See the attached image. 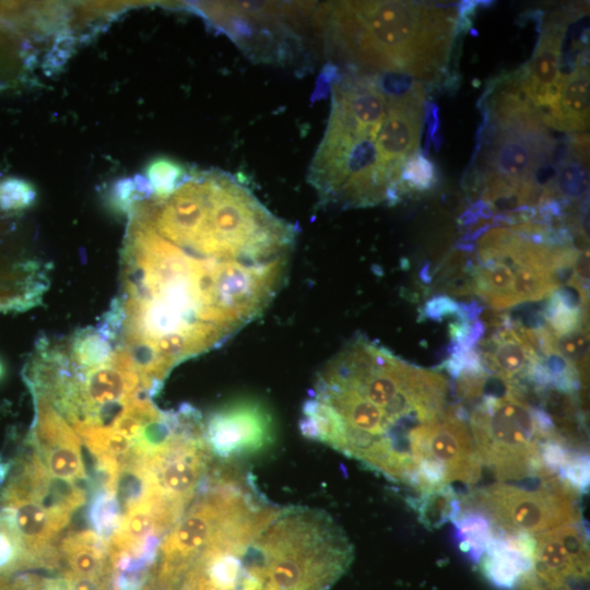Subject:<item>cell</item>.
Listing matches in <instances>:
<instances>
[{"label":"cell","instance_id":"6da1fadb","mask_svg":"<svg viewBox=\"0 0 590 590\" xmlns=\"http://www.w3.org/2000/svg\"><path fill=\"white\" fill-rule=\"evenodd\" d=\"M131 204L118 295L97 327L129 353L154 397L176 366L268 308L285 282L295 226L215 170Z\"/></svg>","mask_w":590,"mask_h":590},{"label":"cell","instance_id":"30bf717a","mask_svg":"<svg viewBox=\"0 0 590 590\" xmlns=\"http://www.w3.org/2000/svg\"><path fill=\"white\" fill-rule=\"evenodd\" d=\"M204 437L212 456L229 461L267 449L274 440V424L259 401L240 399L210 415Z\"/></svg>","mask_w":590,"mask_h":590},{"label":"cell","instance_id":"603a6c76","mask_svg":"<svg viewBox=\"0 0 590 590\" xmlns=\"http://www.w3.org/2000/svg\"><path fill=\"white\" fill-rule=\"evenodd\" d=\"M437 181V170L428 158L420 153L412 155L401 168L399 190L426 191Z\"/></svg>","mask_w":590,"mask_h":590},{"label":"cell","instance_id":"277c9868","mask_svg":"<svg viewBox=\"0 0 590 590\" xmlns=\"http://www.w3.org/2000/svg\"><path fill=\"white\" fill-rule=\"evenodd\" d=\"M546 127L515 81L492 97L481 154L483 199L489 211L511 214L555 196L556 144Z\"/></svg>","mask_w":590,"mask_h":590},{"label":"cell","instance_id":"3957f363","mask_svg":"<svg viewBox=\"0 0 590 590\" xmlns=\"http://www.w3.org/2000/svg\"><path fill=\"white\" fill-rule=\"evenodd\" d=\"M387 107L376 78L352 73L332 84L328 126L308 176L323 204L367 206L399 198L377 148Z\"/></svg>","mask_w":590,"mask_h":590},{"label":"cell","instance_id":"4316f807","mask_svg":"<svg viewBox=\"0 0 590 590\" xmlns=\"http://www.w3.org/2000/svg\"><path fill=\"white\" fill-rule=\"evenodd\" d=\"M149 174L154 193L158 194L172 191L185 176L178 164L166 160L155 162Z\"/></svg>","mask_w":590,"mask_h":590},{"label":"cell","instance_id":"83f0119b","mask_svg":"<svg viewBox=\"0 0 590 590\" xmlns=\"http://www.w3.org/2000/svg\"><path fill=\"white\" fill-rule=\"evenodd\" d=\"M459 304L446 295H437L430 298L422 311L424 316L432 320H442L459 312Z\"/></svg>","mask_w":590,"mask_h":590},{"label":"cell","instance_id":"44dd1931","mask_svg":"<svg viewBox=\"0 0 590 590\" xmlns=\"http://www.w3.org/2000/svg\"><path fill=\"white\" fill-rule=\"evenodd\" d=\"M121 508L114 492L95 488L88 509V522L92 530L106 541L116 530L120 518Z\"/></svg>","mask_w":590,"mask_h":590},{"label":"cell","instance_id":"52a82bcc","mask_svg":"<svg viewBox=\"0 0 590 590\" xmlns=\"http://www.w3.org/2000/svg\"><path fill=\"white\" fill-rule=\"evenodd\" d=\"M469 423L482 464L498 481L552 476L539 458L542 437L523 386L506 384L502 396L482 394Z\"/></svg>","mask_w":590,"mask_h":590},{"label":"cell","instance_id":"ac0fdd59","mask_svg":"<svg viewBox=\"0 0 590 590\" xmlns=\"http://www.w3.org/2000/svg\"><path fill=\"white\" fill-rule=\"evenodd\" d=\"M469 286L475 295L496 309L518 305L514 293L515 269L506 261L468 267Z\"/></svg>","mask_w":590,"mask_h":590},{"label":"cell","instance_id":"f1b7e54d","mask_svg":"<svg viewBox=\"0 0 590 590\" xmlns=\"http://www.w3.org/2000/svg\"><path fill=\"white\" fill-rule=\"evenodd\" d=\"M4 276H5V261L0 257V296L4 286Z\"/></svg>","mask_w":590,"mask_h":590},{"label":"cell","instance_id":"f546056e","mask_svg":"<svg viewBox=\"0 0 590 590\" xmlns=\"http://www.w3.org/2000/svg\"><path fill=\"white\" fill-rule=\"evenodd\" d=\"M428 270L427 267H424L422 272H426ZM421 275H423V273H421ZM425 281H428V278H427V274H425V276L423 278Z\"/></svg>","mask_w":590,"mask_h":590},{"label":"cell","instance_id":"d4e9b609","mask_svg":"<svg viewBox=\"0 0 590 590\" xmlns=\"http://www.w3.org/2000/svg\"><path fill=\"white\" fill-rule=\"evenodd\" d=\"M557 476L577 494H586L590 483L588 452L585 450L575 451Z\"/></svg>","mask_w":590,"mask_h":590},{"label":"cell","instance_id":"7402d4cb","mask_svg":"<svg viewBox=\"0 0 590 590\" xmlns=\"http://www.w3.org/2000/svg\"><path fill=\"white\" fill-rule=\"evenodd\" d=\"M551 351L574 365L583 379L588 365V330L586 326L558 335L552 332Z\"/></svg>","mask_w":590,"mask_h":590},{"label":"cell","instance_id":"7c38bea8","mask_svg":"<svg viewBox=\"0 0 590 590\" xmlns=\"http://www.w3.org/2000/svg\"><path fill=\"white\" fill-rule=\"evenodd\" d=\"M34 420L26 436L52 476L88 482L82 441L63 416L43 397L32 394Z\"/></svg>","mask_w":590,"mask_h":590},{"label":"cell","instance_id":"cb8c5ba5","mask_svg":"<svg viewBox=\"0 0 590 590\" xmlns=\"http://www.w3.org/2000/svg\"><path fill=\"white\" fill-rule=\"evenodd\" d=\"M577 450L558 435L540 441L539 458L548 474L557 475Z\"/></svg>","mask_w":590,"mask_h":590},{"label":"cell","instance_id":"ffe728a7","mask_svg":"<svg viewBox=\"0 0 590 590\" xmlns=\"http://www.w3.org/2000/svg\"><path fill=\"white\" fill-rule=\"evenodd\" d=\"M451 522L455 527V541L460 551L477 563L493 536V523L483 512L470 508H461Z\"/></svg>","mask_w":590,"mask_h":590},{"label":"cell","instance_id":"8992f818","mask_svg":"<svg viewBox=\"0 0 590 590\" xmlns=\"http://www.w3.org/2000/svg\"><path fill=\"white\" fill-rule=\"evenodd\" d=\"M264 503L233 469H211L200 492L163 538L154 563L153 590H178L199 555Z\"/></svg>","mask_w":590,"mask_h":590},{"label":"cell","instance_id":"4fadbf2b","mask_svg":"<svg viewBox=\"0 0 590 590\" xmlns=\"http://www.w3.org/2000/svg\"><path fill=\"white\" fill-rule=\"evenodd\" d=\"M566 19H552L544 27L539 45L524 73L515 80L521 93L538 108L544 123L552 127L558 111L562 87L567 74L562 71V44Z\"/></svg>","mask_w":590,"mask_h":590},{"label":"cell","instance_id":"2e32d148","mask_svg":"<svg viewBox=\"0 0 590 590\" xmlns=\"http://www.w3.org/2000/svg\"><path fill=\"white\" fill-rule=\"evenodd\" d=\"M589 66L582 56L565 78L558 111L552 128L566 132L586 130L589 127Z\"/></svg>","mask_w":590,"mask_h":590},{"label":"cell","instance_id":"d6986e66","mask_svg":"<svg viewBox=\"0 0 590 590\" xmlns=\"http://www.w3.org/2000/svg\"><path fill=\"white\" fill-rule=\"evenodd\" d=\"M408 504L416 511L420 522L430 530L452 521L461 510L459 496L450 484L420 493L409 498Z\"/></svg>","mask_w":590,"mask_h":590},{"label":"cell","instance_id":"e0dca14e","mask_svg":"<svg viewBox=\"0 0 590 590\" xmlns=\"http://www.w3.org/2000/svg\"><path fill=\"white\" fill-rule=\"evenodd\" d=\"M479 563L482 575L499 590H515L533 567V562L505 543L495 527Z\"/></svg>","mask_w":590,"mask_h":590},{"label":"cell","instance_id":"484cf974","mask_svg":"<svg viewBox=\"0 0 590 590\" xmlns=\"http://www.w3.org/2000/svg\"><path fill=\"white\" fill-rule=\"evenodd\" d=\"M34 199L31 187L19 179H7L0 182V210L4 212L21 211Z\"/></svg>","mask_w":590,"mask_h":590},{"label":"cell","instance_id":"ba28073f","mask_svg":"<svg viewBox=\"0 0 590 590\" xmlns=\"http://www.w3.org/2000/svg\"><path fill=\"white\" fill-rule=\"evenodd\" d=\"M460 507L483 512L497 529L538 535L581 520L579 494L557 475L534 487L495 483L459 496Z\"/></svg>","mask_w":590,"mask_h":590},{"label":"cell","instance_id":"8fae6325","mask_svg":"<svg viewBox=\"0 0 590 590\" xmlns=\"http://www.w3.org/2000/svg\"><path fill=\"white\" fill-rule=\"evenodd\" d=\"M387 114L377 138V148L384 166L399 190L402 165L415 153L420 144L425 94L415 80L408 88L387 93Z\"/></svg>","mask_w":590,"mask_h":590},{"label":"cell","instance_id":"5b68a950","mask_svg":"<svg viewBox=\"0 0 590 590\" xmlns=\"http://www.w3.org/2000/svg\"><path fill=\"white\" fill-rule=\"evenodd\" d=\"M352 558L346 534L326 511L283 508L245 550L238 590H329Z\"/></svg>","mask_w":590,"mask_h":590},{"label":"cell","instance_id":"5bb4252c","mask_svg":"<svg viewBox=\"0 0 590 590\" xmlns=\"http://www.w3.org/2000/svg\"><path fill=\"white\" fill-rule=\"evenodd\" d=\"M477 345L485 369L506 384L524 385L531 365L540 357L526 329L508 315L494 333Z\"/></svg>","mask_w":590,"mask_h":590},{"label":"cell","instance_id":"9a60e30c","mask_svg":"<svg viewBox=\"0 0 590 590\" xmlns=\"http://www.w3.org/2000/svg\"><path fill=\"white\" fill-rule=\"evenodd\" d=\"M62 571L83 577L115 579L116 570L107 541L91 530L70 531L57 542Z\"/></svg>","mask_w":590,"mask_h":590},{"label":"cell","instance_id":"4dcf8cb0","mask_svg":"<svg viewBox=\"0 0 590 590\" xmlns=\"http://www.w3.org/2000/svg\"><path fill=\"white\" fill-rule=\"evenodd\" d=\"M2 376H3V366H2V364H1V362H0V378H1Z\"/></svg>","mask_w":590,"mask_h":590},{"label":"cell","instance_id":"9c48e42d","mask_svg":"<svg viewBox=\"0 0 590 590\" xmlns=\"http://www.w3.org/2000/svg\"><path fill=\"white\" fill-rule=\"evenodd\" d=\"M469 413L462 404L445 409L436 420L418 424L409 433L413 459L433 458L444 465L448 482L474 484L481 476L482 462L468 426Z\"/></svg>","mask_w":590,"mask_h":590},{"label":"cell","instance_id":"7a4b0ae2","mask_svg":"<svg viewBox=\"0 0 590 590\" xmlns=\"http://www.w3.org/2000/svg\"><path fill=\"white\" fill-rule=\"evenodd\" d=\"M320 15L324 37L342 60L417 81L446 66L459 23L455 4L428 1L331 2Z\"/></svg>","mask_w":590,"mask_h":590}]
</instances>
